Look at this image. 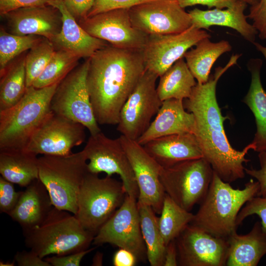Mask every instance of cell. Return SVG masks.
<instances>
[{
    "label": "cell",
    "instance_id": "9a60e30c",
    "mask_svg": "<svg viewBox=\"0 0 266 266\" xmlns=\"http://www.w3.org/2000/svg\"><path fill=\"white\" fill-rule=\"evenodd\" d=\"M78 23L91 36L119 48L142 50L148 37L133 26L126 8L110 10Z\"/></svg>",
    "mask_w": 266,
    "mask_h": 266
},
{
    "label": "cell",
    "instance_id": "5bb4252c",
    "mask_svg": "<svg viewBox=\"0 0 266 266\" xmlns=\"http://www.w3.org/2000/svg\"><path fill=\"white\" fill-rule=\"evenodd\" d=\"M81 124L51 112L31 136L25 149L38 154L67 155L85 140Z\"/></svg>",
    "mask_w": 266,
    "mask_h": 266
},
{
    "label": "cell",
    "instance_id": "44dd1931",
    "mask_svg": "<svg viewBox=\"0 0 266 266\" xmlns=\"http://www.w3.org/2000/svg\"><path fill=\"white\" fill-rule=\"evenodd\" d=\"M195 130L193 114L185 110L183 100L171 99L163 101L154 120L137 142L143 146L162 136L185 133Z\"/></svg>",
    "mask_w": 266,
    "mask_h": 266
},
{
    "label": "cell",
    "instance_id": "d6a6232c",
    "mask_svg": "<svg viewBox=\"0 0 266 266\" xmlns=\"http://www.w3.org/2000/svg\"><path fill=\"white\" fill-rule=\"evenodd\" d=\"M80 59L63 49H57L45 68L32 86L42 88L59 83L77 66Z\"/></svg>",
    "mask_w": 266,
    "mask_h": 266
},
{
    "label": "cell",
    "instance_id": "6da1fadb",
    "mask_svg": "<svg viewBox=\"0 0 266 266\" xmlns=\"http://www.w3.org/2000/svg\"><path fill=\"white\" fill-rule=\"evenodd\" d=\"M240 56L238 54L233 55L224 67L215 68L206 82L197 83L190 97L183 101L185 108L194 116V134L201 148L203 158L222 180L230 183L244 177L243 164L250 161L245 156L250 149H254V147L251 143L242 151H238L231 145L224 128V122L227 117L222 114L216 91L218 80L237 63Z\"/></svg>",
    "mask_w": 266,
    "mask_h": 266
},
{
    "label": "cell",
    "instance_id": "cb8c5ba5",
    "mask_svg": "<svg viewBox=\"0 0 266 266\" xmlns=\"http://www.w3.org/2000/svg\"><path fill=\"white\" fill-rule=\"evenodd\" d=\"M26 188L16 205L8 214L19 224L23 231L39 225L53 207L49 193L39 178Z\"/></svg>",
    "mask_w": 266,
    "mask_h": 266
},
{
    "label": "cell",
    "instance_id": "7a4b0ae2",
    "mask_svg": "<svg viewBox=\"0 0 266 266\" xmlns=\"http://www.w3.org/2000/svg\"><path fill=\"white\" fill-rule=\"evenodd\" d=\"M89 60L86 83L96 120L117 125L122 107L146 69L142 50L108 44Z\"/></svg>",
    "mask_w": 266,
    "mask_h": 266
},
{
    "label": "cell",
    "instance_id": "8d00e7d4",
    "mask_svg": "<svg viewBox=\"0 0 266 266\" xmlns=\"http://www.w3.org/2000/svg\"><path fill=\"white\" fill-rule=\"evenodd\" d=\"M14 183L0 177V211L9 213L16 205L22 191L16 192Z\"/></svg>",
    "mask_w": 266,
    "mask_h": 266
},
{
    "label": "cell",
    "instance_id": "7402d4cb",
    "mask_svg": "<svg viewBox=\"0 0 266 266\" xmlns=\"http://www.w3.org/2000/svg\"><path fill=\"white\" fill-rule=\"evenodd\" d=\"M247 3L243 0H237L231 6L224 9L215 8L203 10L196 8L189 11L192 25L202 30H209L214 26L226 27L237 31L245 40L255 41L258 32L249 24L244 11Z\"/></svg>",
    "mask_w": 266,
    "mask_h": 266
},
{
    "label": "cell",
    "instance_id": "f546056e",
    "mask_svg": "<svg viewBox=\"0 0 266 266\" xmlns=\"http://www.w3.org/2000/svg\"><path fill=\"white\" fill-rule=\"evenodd\" d=\"M147 258L151 266H163L166 246L160 233L159 218L152 207L137 201Z\"/></svg>",
    "mask_w": 266,
    "mask_h": 266
},
{
    "label": "cell",
    "instance_id": "4dcf8cb0",
    "mask_svg": "<svg viewBox=\"0 0 266 266\" xmlns=\"http://www.w3.org/2000/svg\"><path fill=\"white\" fill-rule=\"evenodd\" d=\"M27 90L25 57L10 64L0 75V111L18 102Z\"/></svg>",
    "mask_w": 266,
    "mask_h": 266
},
{
    "label": "cell",
    "instance_id": "9c48e42d",
    "mask_svg": "<svg viewBox=\"0 0 266 266\" xmlns=\"http://www.w3.org/2000/svg\"><path fill=\"white\" fill-rule=\"evenodd\" d=\"M89 58L59 83L51 100L52 112L82 124L91 134L101 130L97 122L88 91Z\"/></svg>",
    "mask_w": 266,
    "mask_h": 266
},
{
    "label": "cell",
    "instance_id": "30bf717a",
    "mask_svg": "<svg viewBox=\"0 0 266 266\" xmlns=\"http://www.w3.org/2000/svg\"><path fill=\"white\" fill-rule=\"evenodd\" d=\"M87 160L88 171L117 174L129 196L138 199L139 190L133 169L119 139H111L101 132L91 134L83 149Z\"/></svg>",
    "mask_w": 266,
    "mask_h": 266
},
{
    "label": "cell",
    "instance_id": "ac0fdd59",
    "mask_svg": "<svg viewBox=\"0 0 266 266\" xmlns=\"http://www.w3.org/2000/svg\"><path fill=\"white\" fill-rule=\"evenodd\" d=\"M119 139L133 169L139 190L137 201L160 214L166 193L160 179L162 166L136 140L121 135Z\"/></svg>",
    "mask_w": 266,
    "mask_h": 266
},
{
    "label": "cell",
    "instance_id": "2e32d148",
    "mask_svg": "<svg viewBox=\"0 0 266 266\" xmlns=\"http://www.w3.org/2000/svg\"><path fill=\"white\" fill-rule=\"evenodd\" d=\"M210 35L192 26L178 33L149 35L142 49L145 69L162 76L177 61L183 58L190 48Z\"/></svg>",
    "mask_w": 266,
    "mask_h": 266
},
{
    "label": "cell",
    "instance_id": "4316f807",
    "mask_svg": "<svg viewBox=\"0 0 266 266\" xmlns=\"http://www.w3.org/2000/svg\"><path fill=\"white\" fill-rule=\"evenodd\" d=\"M0 173L6 180L26 187L38 179V158L25 149L0 150Z\"/></svg>",
    "mask_w": 266,
    "mask_h": 266
},
{
    "label": "cell",
    "instance_id": "ee69618b",
    "mask_svg": "<svg viewBox=\"0 0 266 266\" xmlns=\"http://www.w3.org/2000/svg\"><path fill=\"white\" fill-rule=\"evenodd\" d=\"M14 260L19 266H51L44 258L31 250L17 252Z\"/></svg>",
    "mask_w": 266,
    "mask_h": 266
},
{
    "label": "cell",
    "instance_id": "5b68a950",
    "mask_svg": "<svg viewBox=\"0 0 266 266\" xmlns=\"http://www.w3.org/2000/svg\"><path fill=\"white\" fill-rule=\"evenodd\" d=\"M59 83L42 88H27L18 102L0 111V150L26 148L33 133L52 112L51 100Z\"/></svg>",
    "mask_w": 266,
    "mask_h": 266
},
{
    "label": "cell",
    "instance_id": "f6af8a7d",
    "mask_svg": "<svg viewBox=\"0 0 266 266\" xmlns=\"http://www.w3.org/2000/svg\"><path fill=\"white\" fill-rule=\"evenodd\" d=\"M183 8L197 4L207 6L209 8L224 9L233 5L237 0H177Z\"/></svg>",
    "mask_w": 266,
    "mask_h": 266
},
{
    "label": "cell",
    "instance_id": "7bdbcfd3",
    "mask_svg": "<svg viewBox=\"0 0 266 266\" xmlns=\"http://www.w3.org/2000/svg\"><path fill=\"white\" fill-rule=\"evenodd\" d=\"M96 0H64L68 10L77 20L86 18Z\"/></svg>",
    "mask_w": 266,
    "mask_h": 266
},
{
    "label": "cell",
    "instance_id": "bcb514c9",
    "mask_svg": "<svg viewBox=\"0 0 266 266\" xmlns=\"http://www.w3.org/2000/svg\"><path fill=\"white\" fill-rule=\"evenodd\" d=\"M137 261L135 255L131 251L120 248L114 253L112 262L114 266H134Z\"/></svg>",
    "mask_w": 266,
    "mask_h": 266
},
{
    "label": "cell",
    "instance_id": "ba28073f",
    "mask_svg": "<svg viewBox=\"0 0 266 266\" xmlns=\"http://www.w3.org/2000/svg\"><path fill=\"white\" fill-rule=\"evenodd\" d=\"M213 174L210 165L201 158L162 167L160 179L166 194L180 206L190 211L205 197Z\"/></svg>",
    "mask_w": 266,
    "mask_h": 266
},
{
    "label": "cell",
    "instance_id": "7dc6e473",
    "mask_svg": "<svg viewBox=\"0 0 266 266\" xmlns=\"http://www.w3.org/2000/svg\"><path fill=\"white\" fill-rule=\"evenodd\" d=\"M178 266V253L175 240L170 241L166 248L163 266Z\"/></svg>",
    "mask_w": 266,
    "mask_h": 266
},
{
    "label": "cell",
    "instance_id": "3957f363",
    "mask_svg": "<svg viewBox=\"0 0 266 266\" xmlns=\"http://www.w3.org/2000/svg\"><path fill=\"white\" fill-rule=\"evenodd\" d=\"M259 182L250 181L242 189L233 188L213 171L207 194L190 224L208 233L228 239L236 232V218L243 205L257 196Z\"/></svg>",
    "mask_w": 266,
    "mask_h": 266
},
{
    "label": "cell",
    "instance_id": "d6986e66",
    "mask_svg": "<svg viewBox=\"0 0 266 266\" xmlns=\"http://www.w3.org/2000/svg\"><path fill=\"white\" fill-rule=\"evenodd\" d=\"M2 16L10 33L18 35H35L51 40L62 27L61 13L49 4L21 8Z\"/></svg>",
    "mask_w": 266,
    "mask_h": 266
},
{
    "label": "cell",
    "instance_id": "f907efd6",
    "mask_svg": "<svg viewBox=\"0 0 266 266\" xmlns=\"http://www.w3.org/2000/svg\"><path fill=\"white\" fill-rule=\"evenodd\" d=\"M15 262L13 260V262H3L1 261H0V266H14L15 265Z\"/></svg>",
    "mask_w": 266,
    "mask_h": 266
},
{
    "label": "cell",
    "instance_id": "74e56055",
    "mask_svg": "<svg viewBox=\"0 0 266 266\" xmlns=\"http://www.w3.org/2000/svg\"><path fill=\"white\" fill-rule=\"evenodd\" d=\"M153 0H96L87 17L116 8L129 9Z\"/></svg>",
    "mask_w": 266,
    "mask_h": 266
},
{
    "label": "cell",
    "instance_id": "484cf974",
    "mask_svg": "<svg viewBox=\"0 0 266 266\" xmlns=\"http://www.w3.org/2000/svg\"><path fill=\"white\" fill-rule=\"evenodd\" d=\"M263 61L258 58L250 59L247 64L251 75L249 90L243 100L252 112L256 125L252 144L255 151H266V91L261 80Z\"/></svg>",
    "mask_w": 266,
    "mask_h": 266
},
{
    "label": "cell",
    "instance_id": "d590c367",
    "mask_svg": "<svg viewBox=\"0 0 266 266\" xmlns=\"http://www.w3.org/2000/svg\"><path fill=\"white\" fill-rule=\"evenodd\" d=\"M253 214L260 217L263 230L266 233V193L261 196H256L246 202L237 216V226L246 218Z\"/></svg>",
    "mask_w": 266,
    "mask_h": 266
},
{
    "label": "cell",
    "instance_id": "603a6c76",
    "mask_svg": "<svg viewBox=\"0 0 266 266\" xmlns=\"http://www.w3.org/2000/svg\"><path fill=\"white\" fill-rule=\"evenodd\" d=\"M143 147L163 167L203 158L200 145L193 133L162 136L149 141Z\"/></svg>",
    "mask_w": 266,
    "mask_h": 266
},
{
    "label": "cell",
    "instance_id": "681fc988",
    "mask_svg": "<svg viewBox=\"0 0 266 266\" xmlns=\"http://www.w3.org/2000/svg\"><path fill=\"white\" fill-rule=\"evenodd\" d=\"M253 44L256 49L263 54L266 60V47L256 41H255Z\"/></svg>",
    "mask_w": 266,
    "mask_h": 266
},
{
    "label": "cell",
    "instance_id": "e575fe53",
    "mask_svg": "<svg viewBox=\"0 0 266 266\" xmlns=\"http://www.w3.org/2000/svg\"><path fill=\"white\" fill-rule=\"evenodd\" d=\"M53 43L42 37L25 56L27 88L32 86L34 81L42 72L56 51Z\"/></svg>",
    "mask_w": 266,
    "mask_h": 266
},
{
    "label": "cell",
    "instance_id": "b9f144b4",
    "mask_svg": "<svg viewBox=\"0 0 266 266\" xmlns=\"http://www.w3.org/2000/svg\"><path fill=\"white\" fill-rule=\"evenodd\" d=\"M258 158L260 168L256 169L245 168V173L255 178L259 183L260 189L257 196H261L266 193V151L259 152Z\"/></svg>",
    "mask_w": 266,
    "mask_h": 266
},
{
    "label": "cell",
    "instance_id": "816d5d0a",
    "mask_svg": "<svg viewBox=\"0 0 266 266\" xmlns=\"http://www.w3.org/2000/svg\"><path fill=\"white\" fill-rule=\"evenodd\" d=\"M247 4H249L250 6H253L257 4L260 0H243Z\"/></svg>",
    "mask_w": 266,
    "mask_h": 266
},
{
    "label": "cell",
    "instance_id": "f1b7e54d",
    "mask_svg": "<svg viewBox=\"0 0 266 266\" xmlns=\"http://www.w3.org/2000/svg\"><path fill=\"white\" fill-rule=\"evenodd\" d=\"M197 83L183 57L160 77L157 92L162 101L171 99L184 100L190 97Z\"/></svg>",
    "mask_w": 266,
    "mask_h": 266
},
{
    "label": "cell",
    "instance_id": "e0dca14e",
    "mask_svg": "<svg viewBox=\"0 0 266 266\" xmlns=\"http://www.w3.org/2000/svg\"><path fill=\"white\" fill-rule=\"evenodd\" d=\"M175 240L178 266H226L229 251L228 239L214 236L189 224Z\"/></svg>",
    "mask_w": 266,
    "mask_h": 266
},
{
    "label": "cell",
    "instance_id": "60d3db41",
    "mask_svg": "<svg viewBox=\"0 0 266 266\" xmlns=\"http://www.w3.org/2000/svg\"><path fill=\"white\" fill-rule=\"evenodd\" d=\"M52 0H0V14L3 15L21 8L48 4Z\"/></svg>",
    "mask_w": 266,
    "mask_h": 266
},
{
    "label": "cell",
    "instance_id": "277c9868",
    "mask_svg": "<svg viewBox=\"0 0 266 266\" xmlns=\"http://www.w3.org/2000/svg\"><path fill=\"white\" fill-rule=\"evenodd\" d=\"M23 234L25 245L42 258L86 250L95 235L83 228L75 215L54 206L39 225Z\"/></svg>",
    "mask_w": 266,
    "mask_h": 266
},
{
    "label": "cell",
    "instance_id": "d4e9b609",
    "mask_svg": "<svg viewBox=\"0 0 266 266\" xmlns=\"http://www.w3.org/2000/svg\"><path fill=\"white\" fill-rule=\"evenodd\" d=\"M228 241L226 266H256L266 254V233L261 222H256L246 234L234 233L228 237Z\"/></svg>",
    "mask_w": 266,
    "mask_h": 266
},
{
    "label": "cell",
    "instance_id": "1f68e13d",
    "mask_svg": "<svg viewBox=\"0 0 266 266\" xmlns=\"http://www.w3.org/2000/svg\"><path fill=\"white\" fill-rule=\"evenodd\" d=\"M160 214L159 227L166 246L191 224L195 215L178 205L166 194Z\"/></svg>",
    "mask_w": 266,
    "mask_h": 266
},
{
    "label": "cell",
    "instance_id": "836d02e7",
    "mask_svg": "<svg viewBox=\"0 0 266 266\" xmlns=\"http://www.w3.org/2000/svg\"><path fill=\"white\" fill-rule=\"evenodd\" d=\"M43 37L35 35H18L0 31V73L1 75L14 58L30 49Z\"/></svg>",
    "mask_w": 266,
    "mask_h": 266
},
{
    "label": "cell",
    "instance_id": "8fae6325",
    "mask_svg": "<svg viewBox=\"0 0 266 266\" xmlns=\"http://www.w3.org/2000/svg\"><path fill=\"white\" fill-rule=\"evenodd\" d=\"M158 78L145 69L121 109L117 127L121 135L137 140L149 126L163 102L157 92Z\"/></svg>",
    "mask_w": 266,
    "mask_h": 266
},
{
    "label": "cell",
    "instance_id": "83f0119b",
    "mask_svg": "<svg viewBox=\"0 0 266 266\" xmlns=\"http://www.w3.org/2000/svg\"><path fill=\"white\" fill-rule=\"evenodd\" d=\"M231 50L229 41L223 40L213 42L210 37H206L188 50L183 57L197 83L203 84L208 81L211 69L217 59Z\"/></svg>",
    "mask_w": 266,
    "mask_h": 266
},
{
    "label": "cell",
    "instance_id": "7c38bea8",
    "mask_svg": "<svg viewBox=\"0 0 266 266\" xmlns=\"http://www.w3.org/2000/svg\"><path fill=\"white\" fill-rule=\"evenodd\" d=\"M92 243L96 246L109 243L131 251L138 260H146V247L135 198L126 194L122 204L100 228Z\"/></svg>",
    "mask_w": 266,
    "mask_h": 266
},
{
    "label": "cell",
    "instance_id": "ffe728a7",
    "mask_svg": "<svg viewBox=\"0 0 266 266\" xmlns=\"http://www.w3.org/2000/svg\"><path fill=\"white\" fill-rule=\"evenodd\" d=\"M49 5L61 13L62 27L60 33L50 40L57 49L69 51L81 58H90L107 42L90 35L78 24L66 7L64 0H53Z\"/></svg>",
    "mask_w": 266,
    "mask_h": 266
},
{
    "label": "cell",
    "instance_id": "f35d334b",
    "mask_svg": "<svg viewBox=\"0 0 266 266\" xmlns=\"http://www.w3.org/2000/svg\"><path fill=\"white\" fill-rule=\"evenodd\" d=\"M247 16L252 21L259 38L266 40V0H260L257 4L250 6Z\"/></svg>",
    "mask_w": 266,
    "mask_h": 266
},
{
    "label": "cell",
    "instance_id": "8992f818",
    "mask_svg": "<svg viewBox=\"0 0 266 266\" xmlns=\"http://www.w3.org/2000/svg\"><path fill=\"white\" fill-rule=\"evenodd\" d=\"M87 161L83 150L67 155H44L38 158L39 179L54 207L76 213L78 193L88 172Z\"/></svg>",
    "mask_w": 266,
    "mask_h": 266
},
{
    "label": "cell",
    "instance_id": "4fadbf2b",
    "mask_svg": "<svg viewBox=\"0 0 266 266\" xmlns=\"http://www.w3.org/2000/svg\"><path fill=\"white\" fill-rule=\"evenodd\" d=\"M133 26L149 35L175 34L192 26L191 18L177 0H156L128 9Z\"/></svg>",
    "mask_w": 266,
    "mask_h": 266
},
{
    "label": "cell",
    "instance_id": "c3c4849f",
    "mask_svg": "<svg viewBox=\"0 0 266 266\" xmlns=\"http://www.w3.org/2000/svg\"><path fill=\"white\" fill-rule=\"evenodd\" d=\"M102 254L98 252L94 257L93 259V266H102Z\"/></svg>",
    "mask_w": 266,
    "mask_h": 266
},
{
    "label": "cell",
    "instance_id": "ab89813d",
    "mask_svg": "<svg viewBox=\"0 0 266 266\" xmlns=\"http://www.w3.org/2000/svg\"><path fill=\"white\" fill-rule=\"evenodd\" d=\"M95 249H87L78 252L66 255H55L44 259L51 266H79L83 257Z\"/></svg>",
    "mask_w": 266,
    "mask_h": 266
},
{
    "label": "cell",
    "instance_id": "52a82bcc",
    "mask_svg": "<svg viewBox=\"0 0 266 266\" xmlns=\"http://www.w3.org/2000/svg\"><path fill=\"white\" fill-rule=\"evenodd\" d=\"M126 194L122 182L111 176L100 178L88 171L79 189L75 216L84 229L96 235L122 204Z\"/></svg>",
    "mask_w": 266,
    "mask_h": 266
}]
</instances>
